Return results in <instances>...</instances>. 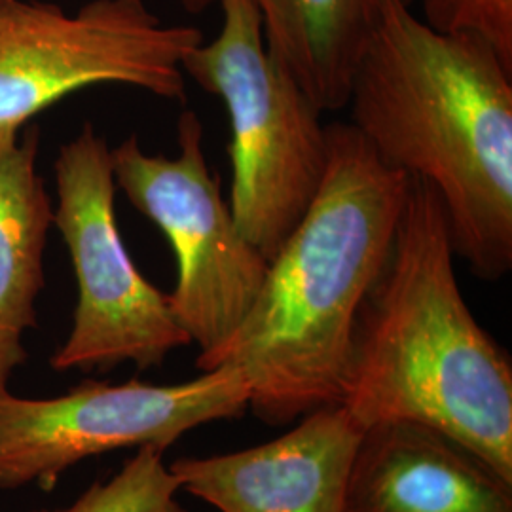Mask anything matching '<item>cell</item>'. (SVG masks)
Returning <instances> with one entry per match:
<instances>
[{
	"mask_svg": "<svg viewBox=\"0 0 512 512\" xmlns=\"http://www.w3.org/2000/svg\"><path fill=\"white\" fill-rule=\"evenodd\" d=\"M380 0L349 84L351 126L391 169L433 186L454 253L482 281L512 270V69L482 38Z\"/></svg>",
	"mask_w": 512,
	"mask_h": 512,
	"instance_id": "cell-1",
	"label": "cell"
},
{
	"mask_svg": "<svg viewBox=\"0 0 512 512\" xmlns=\"http://www.w3.org/2000/svg\"><path fill=\"white\" fill-rule=\"evenodd\" d=\"M363 429L342 404L317 408L289 433L247 450L179 458L181 492L219 512H342L351 459Z\"/></svg>",
	"mask_w": 512,
	"mask_h": 512,
	"instance_id": "cell-9",
	"label": "cell"
},
{
	"mask_svg": "<svg viewBox=\"0 0 512 512\" xmlns=\"http://www.w3.org/2000/svg\"><path fill=\"white\" fill-rule=\"evenodd\" d=\"M179 154H147L135 135L112 148L116 188L164 234L177 260L169 306L205 357L238 329L255 302L270 260L239 232L220 179L207 165L203 124L184 110Z\"/></svg>",
	"mask_w": 512,
	"mask_h": 512,
	"instance_id": "cell-7",
	"label": "cell"
},
{
	"mask_svg": "<svg viewBox=\"0 0 512 512\" xmlns=\"http://www.w3.org/2000/svg\"><path fill=\"white\" fill-rule=\"evenodd\" d=\"M202 42L200 29L167 25L145 0H92L76 14L42 0H0V137L90 86L184 103V57Z\"/></svg>",
	"mask_w": 512,
	"mask_h": 512,
	"instance_id": "cell-5",
	"label": "cell"
},
{
	"mask_svg": "<svg viewBox=\"0 0 512 512\" xmlns=\"http://www.w3.org/2000/svg\"><path fill=\"white\" fill-rule=\"evenodd\" d=\"M329 160L310 209L268 264L234 334L198 357L234 366L268 425L342 404L357 315L382 274L410 177L385 165L351 124L327 126Z\"/></svg>",
	"mask_w": 512,
	"mask_h": 512,
	"instance_id": "cell-2",
	"label": "cell"
},
{
	"mask_svg": "<svg viewBox=\"0 0 512 512\" xmlns=\"http://www.w3.org/2000/svg\"><path fill=\"white\" fill-rule=\"evenodd\" d=\"M54 169V226L69 249L78 298L73 327L52 355V368L93 372L133 363L147 370L192 346L167 294L139 272L118 230L107 141L86 124L59 148Z\"/></svg>",
	"mask_w": 512,
	"mask_h": 512,
	"instance_id": "cell-6",
	"label": "cell"
},
{
	"mask_svg": "<svg viewBox=\"0 0 512 512\" xmlns=\"http://www.w3.org/2000/svg\"><path fill=\"white\" fill-rule=\"evenodd\" d=\"M179 492L164 452L145 446L137 448L112 478L93 482L69 507L33 512H188Z\"/></svg>",
	"mask_w": 512,
	"mask_h": 512,
	"instance_id": "cell-13",
	"label": "cell"
},
{
	"mask_svg": "<svg viewBox=\"0 0 512 512\" xmlns=\"http://www.w3.org/2000/svg\"><path fill=\"white\" fill-rule=\"evenodd\" d=\"M404 2H408V4H412V2H414V0H404Z\"/></svg>",
	"mask_w": 512,
	"mask_h": 512,
	"instance_id": "cell-16",
	"label": "cell"
},
{
	"mask_svg": "<svg viewBox=\"0 0 512 512\" xmlns=\"http://www.w3.org/2000/svg\"><path fill=\"white\" fill-rule=\"evenodd\" d=\"M448 219L410 177L391 253L353 330L342 406L361 429L414 421L465 442L512 480V361L459 289Z\"/></svg>",
	"mask_w": 512,
	"mask_h": 512,
	"instance_id": "cell-3",
	"label": "cell"
},
{
	"mask_svg": "<svg viewBox=\"0 0 512 512\" xmlns=\"http://www.w3.org/2000/svg\"><path fill=\"white\" fill-rule=\"evenodd\" d=\"M37 126L0 137V389L27 361L25 330L37 327L44 251L54 205L38 173Z\"/></svg>",
	"mask_w": 512,
	"mask_h": 512,
	"instance_id": "cell-11",
	"label": "cell"
},
{
	"mask_svg": "<svg viewBox=\"0 0 512 512\" xmlns=\"http://www.w3.org/2000/svg\"><path fill=\"white\" fill-rule=\"evenodd\" d=\"M222 29L184 57V76L220 97L230 118V209L268 260L306 215L325 177L327 126L268 52L253 0H219Z\"/></svg>",
	"mask_w": 512,
	"mask_h": 512,
	"instance_id": "cell-4",
	"label": "cell"
},
{
	"mask_svg": "<svg viewBox=\"0 0 512 512\" xmlns=\"http://www.w3.org/2000/svg\"><path fill=\"white\" fill-rule=\"evenodd\" d=\"M275 61L323 110L348 105L380 0H253Z\"/></svg>",
	"mask_w": 512,
	"mask_h": 512,
	"instance_id": "cell-12",
	"label": "cell"
},
{
	"mask_svg": "<svg viewBox=\"0 0 512 512\" xmlns=\"http://www.w3.org/2000/svg\"><path fill=\"white\" fill-rule=\"evenodd\" d=\"M183 2L184 10L190 14H200L205 12L209 6L217 4L219 0H181Z\"/></svg>",
	"mask_w": 512,
	"mask_h": 512,
	"instance_id": "cell-15",
	"label": "cell"
},
{
	"mask_svg": "<svg viewBox=\"0 0 512 512\" xmlns=\"http://www.w3.org/2000/svg\"><path fill=\"white\" fill-rule=\"evenodd\" d=\"M342 512H512V480L440 429L385 421L359 437Z\"/></svg>",
	"mask_w": 512,
	"mask_h": 512,
	"instance_id": "cell-10",
	"label": "cell"
},
{
	"mask_svg": "<svg viewBox=\"0 0 512 512\" xmlns=\"http://www.w3.org/2000/svg\"><path fill=\"white\" fill-rule=\"evenodd\" d=\"M249 410L238 368L217 366L175 385L129 380L76 385L54 399H23L0 389V490L38 486L84 459L124 448L164 452L188 431Z\"/></svg>",
	"mask_w": 512,
	"mask_h": 512,
	"instance_id": "cell-8",
	"label": "cell"
},
{
	"mask_svg": "<svg viewBox=\"0 0 512 512\" xmlns=\"http://www.w3.org/2000/svg\"><path fill=\"white\" fill-rule=\"evenodd\" d=\"M423 21L442 33L488 42L512 69V0H420Z\"/></svg>",
	"mask_w": 512,
	"mask_h": 512,
	"instance_id": "cell-14",
	"label": "cell"
}]
</instances>
